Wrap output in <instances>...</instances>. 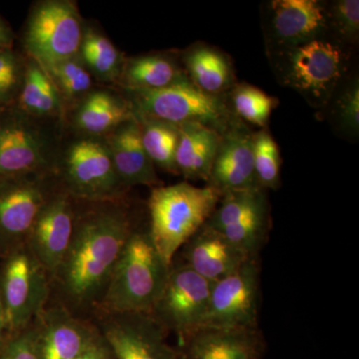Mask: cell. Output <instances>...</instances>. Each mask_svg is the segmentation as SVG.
I'll use <instances>...</instances> for the list:
<instances>
[{"label":"cell","mask_w":359,"mask_h":359,"mask_svg":"<svg viewBox=\"0 0 359 359\" xmlns=\"http://www.w3.org/2000/svg\"><path fill=\"white\" fill-rule=\"evenodd\" d=\"M44 70L56 88L69 98L81 96L91 87V76L82 63L77 60V57L63 61Z\"/></svg>","instance_id":"cell-34"},{"label":"cell","mask_w":359,"mask_h":359,"mask_svg":"<svg viewBox=\"0 0 359 359\" xmlns=\"http://www.w3.org/2000/svg\"><path fill=\"white\" fill-rule=\"evenodd\" d=\"M255 173L257 185L264 190H276L280 186V149L268 128L252 134Z\"/></svg>","instance_id":"cell-31"},{"label":"cell","mask_w":359,"mask_h":359,"mask_svg":"<svg viewBox=\"0 0 359 359\" xmlns=\"http://www.w3.org/2000/svg\"><path fill=\"white\" fill-rule=\"evenodd\" d=\"M170 266L148 231H132L100 304L102 313H150L169 276Z\"/></svg>","instance_id":"cell-3"},{"label":"cell","mask_w":359,"mask_h":359,"mask_svg":"<svg viewBox=\"0 0 359 359\" xmlns=\"http://www.w3.org/2000/svg\"><path fill=\"white\" fill-rule=\"evenodd\" d=\"M328 33L347 48L358 43L359 1L337 0L327 4Z\"/></svg>","instance_id":"cell-32"},{"label":"cell","mask_w":359,"mask_h":359,"mask_svg":"<svg viewBox=\"0 0 359 359\" xmlns=\"http://www.w3.org/2000/svg\"><path fill=\"white\" fill-rule=\"evenodd\" d=\"M222 194L211 186L188 182L156 187L148 201L151 241L168 266L179 250L203 228L216 210Z\"/></svg>","instance_id":"cell-2"},{"label":"cell","mask_w":359,"mask_h":359,"mask_svg":"<svg viewBox=\"0 0 359 359\" xmlns=\"http://www.w3.org/2000/svg\"><path fill=\"white\" fill-rule=\"evenodd\" d=\"M115 202L76 214L69 248L50 278L68 309H97L134 231L128 212Z\"/></svg>","instance_id":"cell-1"},{"label":"cell","mask_w":359,"mask_h":359,"mask_svg":"<svg viewBox=\"0 0 359 359\" xmlns=\"http://www.w3.org/2000/svg\"><path fill=\"white\" fill-rule=\"evenodd\" d=\"M34 323L41 359H76L101 337L99 328L65 304L45 308Z\"/></svg>","instance_id":"cell-15"},{"label":"cell","mask_w":359,"mask_h":359,"mask_svg":"<svg viewBox=\"0 0 359 359\" xmlns=\"http://www.w3.org/2000/svg\"><path fill=\"white\" fill-rule=\"evenodd\" d=\"M76 359H115L107 342L102 335Z\"/></svg>","instance_id":"cell-37"},{"label":"cell","mask_w":359,"mask_h":359,"mask_svg":"<svg viewBox=\"0 0 359 359\" xmlns=\"http://www.w3.org/2000/svg\"><path fill=\"white\" fill-rule=\"evenodd\" d=\"M20 67L18 58L8 48L0 50V103L13 97L20 84Z\"/></svg>","instance_id":"cell-36"},{"label":"cell","mask_w":359,"mask_h":359,"mask_svg":"<svg viewBox=\"0 0 359 359\" xmlns=\"http://www.w3.org/2000/svg\"><path fill=\"white\" fill-rule=\"evenodd\" d=\"M71 199L65 190L52 194L26 241L28 249L50 278L62 263L74 233L76 212Z\"/></svg>","instance_id":"cell-13"},{"label":"cell","mask_w":359,"mask_h":359,"mask_svg":"<svg viewBox=\"0 0 359 359\" xmlns=\"http://www.w3.org/2000/svg\"><path fill=\"white\" fill-rule=\"evenodd\" d=\"M107 148L125 188L139 185L158 187L159 178L155 165L142 143L141 127L136 118L114 130Z\"/></svg>","instance_id":"cell-20"},{"label":"cell","mask_w":359,"mask_h":359,"mask_svg":"<svg viewBox=\"0 0 359 359\" xmlns=\"http://www.w3.org/2000/svg\"><path fill=\"white\" fill-rule=\"evenodd\" d=\"M79 52H81L85 65L98 76L110 79L119 74L121 55L107 37L87 30L84 33Z\"/></svg>","instance_id":"cell-30"},{"label":"cell","mask_w":359,"mask_h":359,"mask_svg":"<svg viewBox=\"0 0 359 359\" xmlns=\"http://www.w3.org/2000/svg\"><path fill=\"white\" fill-rule=\"evenodd\" d=\"M0 359H41L35 323L18 334L7 335L0 351Z\"/></svg>","instance_id":"cell-35"},{"label":"cell","mask_w":359,"mask_h":359,"mask_svg":"<svg viewBox=\"0 0 359 359\" xmlns=\"http://www.w3.org/2000/svg\"><path fill=\"white\" fill-rule=\"evenodd\" d=\"M269 205L255 210L219 233L250 257H257L269 230Z\"/></svg>","instance_id":"cell-29"},{"label":"cell","mask_w":359,"mask_h":359,"mask_svg":"<svg viewBox=\"0 0 359 359\" xmlns=\"http://www.w3.org/2000/svg\"><path fill=\"white\" fill-rule=\"evenodd\" d=\"M182 344L179 359H259L263 351L257 330L204 327Z\"/></svg>","instance_id":"cell-19"},{"label":"cell","mask_w":359,"mask_h":359,"mask_svg":"<svg viewBox=\"0 0 359 359\" xmlns=\"http://www.w3.org/2000/svg\"><path fill=\"white\" fill-rule=\"evenodd\" d=\"M139 117L140 119L137 120L141 127L142 143L153 164L169 173H178L176 152L179 126L153 118Z\"/></svg>","instance_id":"cell-25"},{"label":"cell","mask_w":359,"mask_h":359,"mask_svg":"<svg viewBox=\"0 0 359 359\" xmlns=\"http://www.w3.org/2000/svg\"><path fill=\"white\" fill-rule=\"evenodd\" d=\"M133 119L135 114L126 104L107 92L97 91L80 106L76 124L86 133L102 135Z\"/></svg>","instance_id":"cell-24"},{"label":"cell","mask_w":359,"mask_h":359,"mask_svg":"<svg viewBox=\"0 0 359 359\" xmlns=\"http://www.w3.org/2000/svg\"><path fill=\"white\" fill-rule=\"evenodd\" d=\"M208 186L222 194L257 188L252 133L240 121L221 135Z\"/></svg>","instance_id":"cell-17"},{"label":"cell","mask_w":359,"mask_h":359,"mask_svg":"<svg viewBox=\"0 0 359 359\" xmlns=\"http://www.w3.org/2000/svg\"><path fill=\"white\" fill-rule=\"evenodd\" d=\"M2 49H6V48H2V47L0 46V50H2Z\"/></svg>","instance_id":"cell-40"},{"label":"cell","mask_w":359,"mask_h":359,"mask_svg":"<svg viewBox=\"0 0 359 359\" xmlns=\"http://www.w3.org/2000/svg\"><path fill=\"white\" fill-rule=\"evenodd\" d=\"M182 257L184 263L212 283L231 275L255 257L248 256L223 233L205 224L182 247Z\"/></svg>","instance_id":"cell-18"},{"label":"cell","mask_w":359,"mask_h":359,"mask_svg":"<svg viewBox=\"0 0 359 359\" xmlns=\"http://www.w3.org/2000/svg\"><path fill=\"white\" fill-rule=\"evenodd\" d=\"M134 102L137 116L153 118L170 124L200 123L224 134L242 121L224 96L201 91L187 78L159 90H136Z\"/></svg>","instance_id":"cell-5"},{"label":"cell","mask_w":359,"mask_h":359,"mask_svg":"<svg viewBox=\"0 0 359 359\" xmlns=\"http://www.w3.org/2000/svg\"><path fill=\"white\" fill-rule=\"evenodd\" d=\"M100 334L115 359H179L166 330L147 313H102Z\"/></svg>","instance_id":"cell-12"},{"label":"cell","mask_w":359,"mask_h":359,"mask_svg":"<svg viewBox=\"0 0 359 359\" xmlns=\"http://www.w3.org/2000/svg\"><path fill=\"white\" fill-rule=\"evenodd\" d=\"M212 283L183 261H173L164 290L149 313L183 344L204 325Z\"/></svg>","instance_id":"cell-7"},{"label":"cell","mask_w":359,"mask_h":359,"mask_svg":"<svg viewBox=\"0 0 359 359\" xmlns=\"http://www.w3.org/2000/svg\"><path fill=\"white\" fill-rule=\"evenodd\" d=\"M53 193L45 174L0 179V257L26 244L40 211Z\"/></svg>","instance_id":"cell-9"},{"label":"cell","mask_w":359,"mask_h":359,"mask_svg":"<svg viewBox=\"0 0 359 359\" xmlns=\"http://www.w3.org/2000/svg\"><path fill=\"white\" fill-rule=\"evenodd\" d=\"M266 205H269L266 190L261 187L226 192L205 224L219 231Z\"/></svg>","instance_id":"cell-27"},{"label":"cell","mask_w":359,"mask_h":359,"mask_svg":"<svg viewBox=\"0 0 359 359\" xmlns=\"http://www.w3.org/2000/svg\"><path fill=\"white\" fill-rule=\"evenodd\" d=\"M50 276L23 245L4 257L0 268V302L7 335L34 323L50 295Z\"/></svg>","instance_id":"cell-6"},{"label":"cell","mask_w":359,"mask_h":359,"mask_svg":"<svg viewBox=\"0 0 359 359\" xmlns=\"http://www.w3.org/2000/svg\"><path fill=\"white\" fill-rule=\"evenodd\" d=\"M278 104L275 97L252 85H233L231 89L230 106L235 115L238 119L262 128H266L269 117Z\"/></svg>","instance_id":"cell-28"},{"label":"cell","mask_w":359,"mask_h":359,"mask_svg":"<svg viewBox=\"0 0 359 359\" xmlns=\"http://www.w3.org/2000/svg\"><path fill=\"white\" fill-rule=\"evenodd\" d=\"M259 299V266L255 257L212 283L202 328L257 330Z\"/></svg>","instance_id":"cell-10"},{"label":"cell","mask_w":359,"mask_h":359,"mask_svg":"<svg viewBox=\"0 0 359 359\" xmlns=\"http://www.w3.org/2000/svg\"><path fill=\"white\" fill-rule=\"evenodd\" d=\"M7 337L6 320H4V311H2L1 302H0V351L4 346Z\"/></svg>","instance_id":"cell-39"},{"label":"cell","mask_w":359,"mask_h":359,"mask_svg":"<svg viewBox=\"0 0 359 359\" xmlns=\"http://www.w3.org/2000/svg\"><path fill=\"white\" fill-rule=\"evenodd\" d=\"M48 148L39 129L18 115L0 119V179L44 174Z\"/></svg>","instance_id":"cell-16"},{"label":"cell","mask_w":359,"mask_h":359,"mask_svg":"<svg viewBox=\"0 0 359 359\" xmlns=\"http://www.w3.org/2000/svg\"><path fill=\"white\" fill-rule=\"evenodd\" d=\"M125 83L131 91L159 90L185 80V71L168 56L146 55L130 59L123 70Z\"/></svg>","instance_id":"cell-23"},{"label":"cell","mask_w":359,"mask_h":359,"mask_svg":"<svg viewBox=\"0 0 359 359\" xmlns=\"http://www.w3.org/2000/svg\"><path fill=\"white\" fill-rule=\"evenodd\" d=\"M332 118L340 131L348 136L358 137L359 132V82L358 77L347 82L339 93L335 92ZM332 97V98H334Z\"/></svg>","instance_id":"cell-33"},{"label":"cell","mask_w":359,"mask_h":359,"mask_svg":"<svg viewBox=\"0 0 359 359\" xmlns=\"http://www.w3.org/2000/svg\"><path fill=\"white\" fill-rule=\"evenodd\" d=\"M348 49L328 35L280 49L273 52L276 74L311 106L325 107L346 76Z\"/></svg>","instance_id":"cell-4"},{"label":"cell","mask_w":359,"mask_h":359,"mask_svg":"<svg viewBox=\"0 0 359 359\" xmlns=\"http://www.w3.org/2000/svg\"><path fill=\"white\" fill-rule=\"evenodd\" d=\"M189 80L201 91L212 96H223L233 87L235 73L228 56L205 44H198L183 57Z\"/></svg>","instance_id":"cell-22"},{"label":"cell","mask_w":359,"mask_h":359,"mask_svg":"<svg viewBox=\"0 0 359 359\" xmlns=\"http://www.w3.org/2000/svg\"><path fill=\"white\" fill-rule=\"evenodd\" d=\"M74 4L49 0L35 7L28 20L25 46L42 68L76 57L83 39Z\"/></svg>","instance_id":"cell-8"},{"label":"cell","mask_w":359,"mask_h":359,"mask_svg":"<svg viewBox=\"0 0 359 359\" xmlns=\"http://www.w3.org/2000/svg\"><path fill=\"white\" fill-rule=\"evenodd\" d=\"M219 141L221 134L200 123L180 125L176 152L178 173L187 180L208 183Z\"/></svg>","instance_id":"cell-21"},{"label":"cell","mask_w":359,"mask_h":359,"mask_svg":"<svg viewBox=\"0 0 359 359\" xmlns=\"http://www.w3.org/2000/svg\"><path fill=\"white\" fill-rule=\"evenodd\" d=\"M328 34L327 4L318 0H273L268 36L273 52Z\"/></svg>","instance_id":"cell-14"},{"label":"cell","mask_w":359,"mask_h":359,"mask_svg":"<svg viewBox=\"0 0 359 359\" xmlns=\"http://www.w3.org/2000/svg\"><path fill=\"white\" fill-rule=\"evenodd\" d=\"M65 191L88 202H112L121 197L123 186L107 146L82 140L70 148L63 170Z\"/></svg>","instance_id":"cell-11"},{"label":"cell","mask_w":359,"mask_h":359,"mask_svg":"<svg viewBox=\"0 0 359 359\" xmlns=\"http://www.w3.org/2000/svg\"><path fill=\"white\" fill-rule=\"evenodd\" d=\"M20 101L23 109L32 115H53L60 109L58 90L36 61H32L25 71Z\"/></svg>","instance_id":"cell-26"},{"label":"cell","mask_w":359,"mask_h":359,"mask_svg":"<svg viewBox=\"0 0 359 359\" xmlns=\"http://www.w3.org/2000/svg\"><path fill=\"white\" fill-rule=\"evenodd\" d=\"M11 42V36L8 28L0 20V46L2 48H8Z\"/></svg>","instance_id":"cell-38"}]
</instances>
